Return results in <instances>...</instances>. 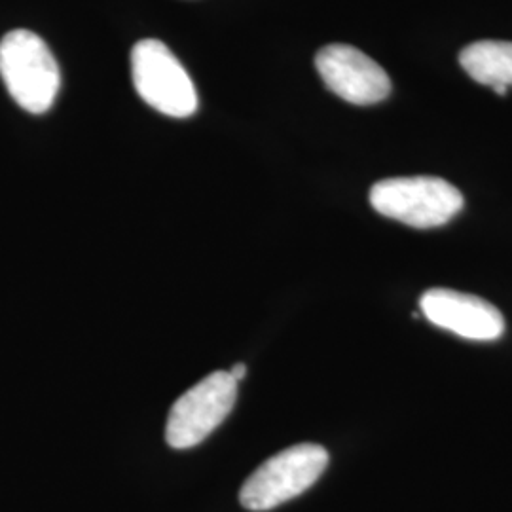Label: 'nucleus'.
<instances>
[{
    "instance_id": "7",
    "label": "nucleus",
    "mask_w": 512,
    "mask_h": 512,
    "mask_svg": "<svg viewBox=\"0 0 512 512\" xmlns=\"http://www.w3.org/2000/svg\"><path fill=\"white\" fill-rule=\"evenodd\" d=\"M421 313L439 329L476 342L497 340L505 330L501 311L490 302L452 289H431L421 296Z\"/></svg>"
},
{
    "instance_id": "3",
    "label": "nucleus",
    "mask_w": 512,
    "mask_h": 512,
    "mask_svg": "<svg viewBox=\"0 0 512 512\" xmlns=\"http://www.w3.org/2000/svg\"><path fill=\"white\" fill-rule=\"evenodd\" d=\"M329 465V452L319 444H296L268 459L247 478L239 501L247 511H272L304 494Z\"/></svg>"
},
{
    "instance_id": "4",
    "label": "nucleus",
    "mask_w": 512,
    "mask_h": 512,
    "mask_svg": "<svg viewBox=\"0 0 512 512\" xmlns=\"http://www.w3.org/2000/svg\"><path fill=\"white\" fill-rule=\"evenodd\" d=\"M135 90L152 109L171 118L198 110V93L181 61L160 40H141L131 52Z\"/></svg>"
},
{
    "instance_id": "8",
    "label": "nucleus",
    "mask_w": 512,
    "mask_h": 512,
    "mask_svg": "<svg viewBox=\"0 0 512 512\" xmlns=\"http://www.w3.org/2000/svg\"><path fill=\"white\" fill-rule=\"evenodd\" d=\"M459 63L478 84L486 86H512V42L480 40L467 46Z\"/></svg>"
},
{
    "instance_id": "1",
    "label": "nucleus",
    "mask_w": 512,
    "mask_h": 512,
    "mask_svg": "<svg viewBox=\"0 0 512 512\" xmlns=\"http://www.w3.org/2000/svg\"><path fill=\"white\" fill-rule=\"evenodd\" d=\"M0 76L14 101L31 114L52 109L61 86L50 48L27 29H16L0 40Z\"/></svg>"
},
{
    "instance_id": "9",
    "label": "nucleus",
    "mask_w": 512,
    "mask_h": 512,
    "mask_svg": "<svg viewBox=\"0 0 512 512\" xmlns=\"http://www.w3.org/2000/svg\"><path fill=\"white\" fill-rule=\"evenodd\" d=\"M245 374H247V366L245 365H236L230 370V376H232L236 382H241V380L245 378Z\"/></svg>"
},
{
    "instance_id": "6",
    "label": "nucleus",
    "mask_w": 512,
    "mask_h": 512,
    "mask_svg": "<svg viewBox=\"0 0 512 512\" xmlns=\"http://www.w3.org/2000/svg\"><path fill=\"white\" fill-rule=\"evenodd\" d=\"M315 67L330 92L351 105H376L391 93L384 69L348 44L325 46L315 57Z\"/></svg>"
},
{
    "instance_id": "5",
    "label": "nucleus",
    "mask_w": 512,
    "mask_h": 512,
    "mask_svg": "<svg viewBox=\"0 0 512 512\" xmlns=\"http://www.w3.org/2000/svg\"><path fill=\"white\" fill-rule=\"evenodd\" d=\"M238 397V382L230 372H213L186 391L173 404L167 420L165 439L175 450L198 446L232 412Z\"/></svg>"
},
{
    "instance_id": "2",
    "label": "nucleus",
    "mask_w": 512,
    "mask_h": 512,
    "mask_svg": "<svg viewBox=\"0 0 512 512\" xmlns=\"http://www.w3.org/2000/svg\"><path fill=\"white\" fill-rule=\"evenodd\" d=\"M370 205L406 226L437 228L463 209V196L454 184L439 177H395L372 186Z\"/></svg>"
}]
</instances>
